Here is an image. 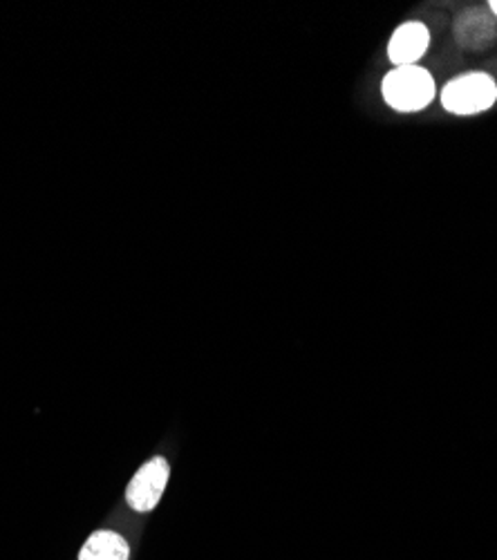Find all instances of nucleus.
<instances>
[{"mask_svg":"<svg viewBox=\"0 0 497 560\" xmlns=\"http://www.w3.org/2000/svg\"><path fill=\"white\" fill-rule=\"evenodd\" d=\"M381 92L392 110L419 113L435 100V79L419 66L392 68L381 83Z\"/></svg>","mask_w":497,"mask_h":560,"instance_id":"obj_1","label":"nucleus"},{"mask_svg":"<svg viewBox=\"0 0 497 560\" xmlns=\"http://www.w3.org/2000/svg\"><path fill=\"white\" fill-rule=\"evenodd\" d=\"M497 102V85L484 72H469L450 79L441 90V106L458 117L480 115Z\"/></svg>","mask_w":497,"mask_h":560,"instance_id":"obj_2","label":"nucleus"},{"mask_svg":"<svg viewBox=\"0 0 497 560\" xmlns=\"http://www.w3.org/2000/svg\"><path fill=\"white\" fill-rule=\"evenodd\" d=\"M168 474L170 469L164 457H153L151 462H146L128 485V491H126L128 504L134 511H153L164 495Z\"/></svg>","mask_w":497,"mask_h":560,"instance_id":"obj_3","label":"nucleus"},{"mask_svg":"<svg viewBox=\"0 0 497 560\" xmlns=\"http://www.w3.org/2000/svg\"><path fill=\"white\" fill-rule=\"evenodd\" d=\"M430 48V30L419 21L401 23L388 43V59L394 68L417 66Z\"/></svg>","mask_w":497,"mask_h":560,"instance_id":"obj_4","label":"nucleus"},{"mask_svg":"<svg viewBox=\"0 0 497 560\" xmlns=\"http://www.w3.org/2000/svg\"><path fill=\"white\" fill-rule=\"evenodd\" d=\"M455 38L464 50H482L488 48L493 38L497 36L495 16L490 10L484 8H471L462 12L455 21Z\"/></svg>","mask_w":497,"mask_h":560,"instance_id":"obj_5","label":"nucleus"},{"mask_svg":"<svg viewBox=\"0 0 497 560\" xmlns=\"http://www.w3.org/2000/svg\"><path fill=\"white\" fill-rule=\"evenodd\" d=\"M79 560H128V542L115 532H97L81 547Z\"/></svg>","mask_w":497,"mask_h":560,"instance_id":"obj_6","label":"nucleus"}]
</instances>
